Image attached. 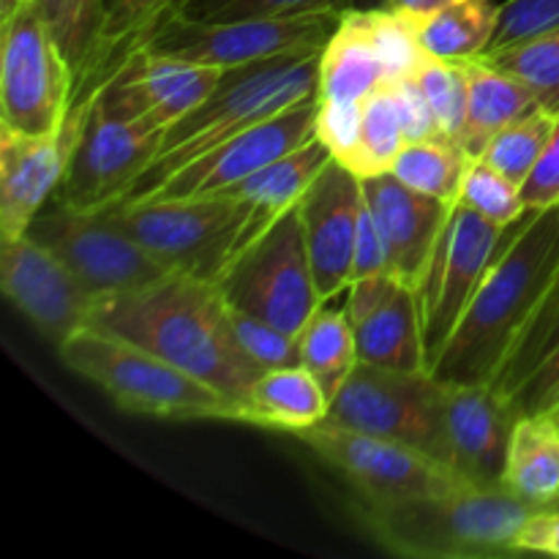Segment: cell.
<instances>
[{
    "label": "cell",
    "mask_w": 559,
    "mask_h": 559,
    "mask_svg": "<svg viewBox=\"0 0 559 559\" xmlns=\"http://www.w3.org/2000/svg\"><path fill=\"white\" fill-rule=\"evenodd\" d=\"M91 328L115 333L200 377L243 409L260 366L240 349L216 284L169 271L151 287L98 298Z\"/></svg>",
    "instance_id": "obj_1"
},
{
    "label": "cell",
    "mask_w": 559,
    "mask_h": 559,
    "mask_svg": "<svg viewBox=\"0 0 559 559\" xmlns=\"http://www.w3.org/2000/svg\"><path fill=\"white\" fill-rule=\"evenodd\" d=\"M557 278L559 205L527 211L502 235L497 257L431 374L448 385H491Z\"/></svg>",
    "instance_id": "obj_2"
},
{
    "label": "cell",
    "mask_w": 559,
    "mask_h": 559,
    "mask_svg": "<svg viewBox=\"0 0 559 559\" xmlns=\"http://www.w3.org/2000/svg\"><path fill=\"white\" fill-rule=\"evenodd\" d=\"M320 55L322 49H300L276 58L224 69L216 91L186 118L164 131L162 151L153 158L129 194L118 202H136L151 194L164 178L216 147L218 142L240 134L249 126L262 123L300 102L320 93ZM115 205V202H112Z\"/></svg>",
    "instance_id": "obj_3"
},
{
    "label": "cell",
    "mask_w": 559,
    "mask_h": 559,
    "mask_svg": "<svg viewBox=\"0 0 559 559\" xmlns=\"http://www.w3.org/2000/svg\"><path fill=\"white\" fill-rule=\"evenodd\" d=\"M540 508L506 486H459L445 495L402 502H364L360 516L382 549L420 559H484L519 555L516 540Z\"/></svg>",
    "instance_id": "obj_4"
},
{
    "label": "cell",
    "mask_w": 559,
    "mask_h": 559,
    "mask_svg": "<svg viewBox=\"0 0 559 559\" xmlns=\"http://www.w3.org/2000/svg\"><path fill=\"white\" fill-rule=\"evenodd\" d=\"M74 374L131 415L167 420H240L243 409L200 377L115 333L82 328L58 347Z\"/></svg>",
    "instance_id": "obj_5"
},
{
    "label": "cell",
    "mask_w": 559,
    "mask_h": 559,
    "mask_svg": "<svg viewBox=\"0 0 559 559\" xmlns=\"http://www.w3.org/2000/svg\"><path fill=\"white\" fill-rule=\"evenodd\" d=\"M107 211L169 271L216 284L273 222L229 194L115 202Z\"/></svg>",
    "instance_id": "obj_6"
},
{
    "label": "cell",
    "mask_w": 559,
    "mask_h": 559,
    "mask_svg": "<svg viewBox=\"0 0 559 559\" xmlns=\"http://www.w3.org/2000/svg\"><path fill=\"white\" fill-rule=\"evenodd\" d=\"M74 131L58 205L96 211L123 200L162 151L164 131L142 118L112 112L96 91L71 107Z\"/></svg>",
    "instance_id": "obj_7"
},
{
    "label": "cell",
    "mask_w": 559,
    "mask_h": 559,
    "mask_svg": "<svg viewBox=\"0 0 559 559\" xmlns=\"http://www.w3.org/2000/svg\"><path fill=\"white\" fill-rule=\"evenodd\" d=\"M216 289L233 309L298 336L300 328L322 306L298 205L284 211L240 251L238 260L216 282Z\"/></svg>",
    "instance_id": "obj_8"
},
{
    "label": "cell",
    "mask_w": 559,
    "mask_h": 559,
    "mask_svg": "<svg viewBox=\"0 0 559 559\" xmlns=\"http://www.w3.org/2000/svg\"><path fill=\"white\" fill-rule=\"evenodd\" d=\"M325 420L404 442L448 464L445 382L431 371L358 364Z\"/></svg>",
    "instance_id": "obj_9"
},
{
    "label": "cell",
    "mask_w": 559,
    "mask_h": 559,
    "mask_svg": "<svg viewBox=\"0 0 559 559\" xmlns=\"http://www.w3.org/2000/svg\"><path fill=\"white\" fill-rule=\"evenodd\" d=\"M0 123L22 134L63 131L74 107V71L27 0L0 25Z\"/></svg>",
    "instance_id": "obj_10"
},
{
    "label": "cell",
    "mask_w": 559,
    "mask_h": 559,
    "mask_svg": "<svg viewBox=\"0 0 559 559\" xmlns=\"http://www.w3.org/2000/svg\"><path fill=\"white\" fill-rule=\"evenodd\" d=\"M27 235L47 246L96 300L151 287L169 273L107 207L41 211Z\"/></svg>",
    "instance_id": "obj_11"
},
{
    "label": "cell",
    "mask_w": 559,
    "mask_h": 559,
    "mask_svg": "<svg viewBox=\"0 0 559 559\" xmlns=\"http://www.w3.org/2000/svg\"><path fill=\"white\" fill-rule=\"evenodd\" d=\"M342 14H306L289 20H191L173 9L145 33L140 47L189 63L235 69L300 49H322ZM136 47V49H140Z\"/></svg>",
    "instance_id": "obj_12"
},
{
    "label": "cell",
    "mask_w": 559,
    "mask_h": 559,
    "mask_svg": "<svg viewBox=\"0 0 559 559\" xmlns=\"http://www.w3.org/2000/svg\"><path fill=\"white\" fill-rule=\"evenodd\" d=\"M295 437L309 445L322 462L338 469L364 497V502H374V506L445 495L459 486H469L453 473V467L426 451L388 440V437L347 429L331 420H322Z\"/></svg>",
    "instance_id": "obj_13"
},
{
    "label": "cell",
    "mask_w": 559,
    "mask_h": 559,
    "mask_svg": "<svg viewBox=\"0 0 559 559\" xmlns=\"http://www.w3.org/2000/svg\"><path fill=\"white\" fill-rule=\"evenodd\" d=\"M506 229L491 224L473 207L453 202V211L437 238L420 282L415 284L424 331L426 366H435L469 300L478 293L491 260L502 243Z\"/></svg>",
    "instance_id": "obj_14"
},
{
    "label": "cell",
    "mask_w": 559,
    "mask_h": 559,
    "mask_svg": "<svg viewBox=\"0 0 559 559\" xmlns=\"http://www.w3.org/2000/svg\"><path fill=\"white\" fill-rule=\"evenodd\" d=\"M317 109L320 102L309 98L262 123L249 126L240 134L218 142L202 156L191 158L169 178H164L142 200H178V197H211L233 189L235 183L267 167L284 153L295 151L311 136H317ZM136 200V202H142Z\"/></svg>",
    "instance_id": "obj_15"
},
{
    "label": "cell",
    "mask_w": 559,
    "mask_h": 559,
    "mask_svg": "<svg viewBox=\"0 0 559 559\" xmlns=\"http://www.w3.org/2000/svg\"><path fill=\"white\" fill-rule=\"evenodd\" d=\"M0 287L9 304L55 347L91 325L96 298L31 235L0 238Z\"/></svg>",
    "instance_id": "obj_16"
},
{
    "label": "cell",
    "mask_w": 559,
    "mask_h": 559,
    "mask_svg": "<svg viewBox=\"0 0 559 559\" xmlns=\"http://www.w3.org/2000/svg\"><path fill=\"white\" fill-rule=\"evenodd\" d=\"M222 74L224 69L216 66L189 63L140 47L126 55L93 91L112 112L142 118L167 131L216 91Z\"/></svg>",
    "instance_id": "obj_17"
},
{
    "label": "cell",
    "mask_w": 559,
    "mask_h": 559,
    "mask_svg": "<svg viewBox=\"0 0 559 559\" xmlns=\"http://www.w3.org/2000/svg\"><path fill=\"white\" fill-rule=\"evenodd\" d=\"M364 207L360 178L333 158L298 202L306 251L322 304L353 284V254Z\"/></svg>",
    "instance_id": "obj_18"
},
{
    "label": "cell",
    "mask_w": 559,
    "mask_h": 559,
    "mask_svg": "<svg viewBox=\"0 0 559 559\" xmlns=\"http://www.w3.org/2000/svg\"><path fill=\"white\" fill-rule=\"evenodd\" d=\"M360 364L402 371H429L415 287L391 271L349 284L347 304Z\"/></svg>",
    "instance_id": "obj_19"
},
{
    "label": "cell",
    "mask_w": 559,
    "mask_h": 559,
    "mask_svg": "<svg viewBox=\"0 0 559 559\" xmlns=\"http://www.w3.org/2000/svg\"><path fill=\"white\" fill-rule=\"evenodd\" d=\"M522 415L495 385H448V464L469 486H502L513 429Z\"/></svg>",
    "instance_id": "obj_20"
},
{
    "label": "cell",
    "mask_w": 559,
    "mask_h": 559,
    "mask_svg": "<svg viewBox=\"0 0 559 559\" xmlns=\"http://www.w3.org/2000/svg\"><path fill=\"white\" fill-rule=\"evenodd\" d=\"M71 142L69 120L55 134H22L0 123V238L25 235L44 202L58 194Z\"/></svg>",
    "instance_id": "obj_21"
},
{
    "label": "cell",
    "mask_w": 559,
    "mask_h": 559,
    "mask_svg": "<svg viewBox=\"0 0 559 559\" xmlns=\"http://www.w3.org/2000/svg\"><path fill=\"white\" fill-rule=\"evenodd\" d=\"M360 186H364L366 205L371 207L385 238L388 271L399 282L415 287L453 205L409 189L391 173L360 178Z\"/></svg>",
    "instance_id": "obj_22"
},
{
    "label": "cell",
    "mask_w": 559,
    "mask_h": 559,
    "mask_svg": "<svg viewBox=\"0 0 559 559\" xmlns=\"http://www.w3.org/2000/svg\"><path fill=\"white\" fill-rule=\"evenodd\" d=\"M519 415L544 413L559 388V278L530 317L491 382Z\"/></svg>",
    "instance_id": "obj_23"
},
{
    "label": "cell",
    "mask_w": 559,
    "mask_h": 559,
    "mask_svg": "<svg viewBox=\"0 0 559 559\" xmlns=\"http://www.w3.org/2000/svg\"><path fill=\"white\" fill-rule=\"evenodd\" d=\"M464 69H467V126H464L462 145L469 156L478 158L506 126L544 107L527 82L486 58L464 60Z\"/></svg>",
    "instance_id": "obj_24"
},
{
    "label": "cell",
    "mask_w": 559,
    "mask_h": 559,
    "mask_svg": "<svg viewBox=\"0 0 559 559\" xmlns=\"http://www.w3.org/2000/svg\"><path fill=\"white\" fill-rule=\"evenodd\" d=\"M388 76L391 74L371 41L364 11L347 9L322 47L317 102H364Z\"/></svg>",
    "instance_id": "obj_25"
},
{
    "label": "cell",
    "mask_w": 559,
    "mask_h": 559,
    "mask_svg": "<svg viewBox=\"0 0 559 559\" xmlns=\"http://www.w3.org/2000/svg\"><path fill=\"white\" fill-rule=\"evenodd\" d=\"M331 413V396L306 366L267 369L251 388L246 424L287 435L322 424Z\"/></svg>",
    "instance_id": "obj_26"
},
{
    "label": "cell",
    "mask_w": 559,
    "mask_h": 559,
    "mask_svg": "<svg viewBox=\"0 0 559 559\" xmlns=\"http://www.w3.org/2000/svg\"><path fill=\"white\" fill-rule=\"evenodd\" d=\"M502 486L538 508L555 506L559 500V418L533 413L516 420Z\"/></svg>",
    "instance_id": "obj_27"
},
{
    "label": "cell",
    "mask_w": 559,
    "mask_h": 559,
    "mask_svg": "<svg viewBox=\"0 0 559 559\" xmlns=\"http://www.w3.org/2000/svg\"><path fill=\"white\" fill-rule=\"evenodd\" d=\"M331 162L333 156L325 142L320 136H311L309 142L278 156L267 167L257 169L254 175L222 194L240 197V200L251 202L265 222H276L284 211L298 205L300 197L309 191V186L320 178V173Z\"/></svg>",
    "instance_id": "obj_28"
},
{
    "label": "cell",
    "mask_w": 559,
    "mask_h": 559,
    "mask_svg": "<svg viewBox=\"0 0 559 559\" xmlns=\"http://www.w3.org/2000/svg\"><path fill=\"white\" fill-rule=\"evenodd\" d=\"M500 22L495 0H445L431 14L415 16L420 47L442 60H475L491 49Z\"/></svg>",
    "instance_id": "obj_29"
},
{
    "label": "cell",
    "mask_w": 559,
    "mask_h": 559,
    "mask_svg": "<svg viewBox=\"0 0 559 559\" xmlns=\"http://www.w3.org/2000/svg\"><path fill=\"white\" fill-rule=\"evenodd\" d=\"M74 71V102L91 82L107 27V0H31Z\"/></svg>",
    "instance_id": "obj_30"
},
{
    "label": "cell",
    "mask_w": 559,
    "mask_h": 559,
    "mask_svg": "<svg viewBox=\"0 0 559 559\" xmlns=\"http://www.w3.org/2000/svg\"><path fill=\"white\" fill-rule=\"evenodd\" d=\"M300 364L317 377L325 393L336 396L360 364L358 342L347 311L322 304L298 333Z\"/></svg>",
    "instance_id": "obj_31"
},
{
    "label": "cell",
    "mask_w": 559,
    "mask_h": 559,
    "mask_svg": "<svg viewBox=\"0 0 559 559\" xmlns=\"http://www.w3.org/2000/svg\"><path fill=\"white\" fill-rule=\"evenodd\" d=\"M473 162L475 158L459 142L448 136H429V140L407 142L393 162L391 175L420 194L437 197L453 205Z\"/></svg>",
    "instance_id": "obj_32"
},
{
    "label": "cell",
    "mask_w": 559,
    "mask_h": 559,
    "mask_svg": "<svg viewBox=\"0 0 559 559\" xmlns=\"http://www.w3.org/2000/svg\"><path fill=\"white\" fill-rule=\"evenodd\" d=\"M407 145L402 115H399L396 98H393L388 80L374 93L364 98V120H360V142L355 158L347 169L358 178L391 173L393 162Z\"/></svg>",
    "instance_id": "obj_33"
},
{
    "label": "cell",
    "mask_w": 559,
    "mask_h": 559,
    "mask_svg": "<svg viewBox=\"0 0 559 559\" xmlns=\"http://www.w3.org/2000/svg\"><path fill=\"white\" fill-rule=\"evenodd\" d=\"M178 3L180 0H109L107 27H104V41L96 60V71H93L91 82H87V87L74 104H80L104 76H109V71L126 55L134 52L142 38H145V33Z\"/></svg>",
    "instance_id": "obj_34"
},
{
    "label": "cell",
    "mask_w": 559,
    "mask_h": 559,
    "mask_svg": "<svg viewBox=\"0 0 559 559\" xmlns=\"http://www.w3.org/2000/svg\"><path fill=\"white\" fill-rule=\"evenodd\" d=\"M409 76L424 91L437 126H440V134L462 145L464 126H467V69H464V60H442L426 52Z\"/></svg>",
    "instance_id": "obj_35"
},
{
    "label": "cell",
    "mask_w": 559,
    "mask_h": 559,
    "mask_svg": "<svg viewBox=\"0 0 559 559\" xmlns=\"http://www.w3.org/2000/svg\"><path fill=\"white\" fill-rule=\"evenodd\" d=\"M484 58L527 82L538 96L540 107L555 115L559 112V31L511 44V47L489 49Z\"/></svg>",
    "instance_id": "obj_36"
},
{
    "label": "cell",
    "mask_w": 559,
    "mask_h": 559,
    "mask_svg": "<svg viewBox=\"0 0 559 559\" xmlns=\"http://www.w3.org/2000/svg\"><path fill=\"white\" fill-rule=\"evenodd\" d=\"M551 129H555V112L535 109L527 118L506 126L478 158L495 167L497 173L506 175V178H511L513 183L522 186L535 169V164H538L540 153H544L546 142L551 136Z\"/></svg>",
    "instance_id": "obj_37"
},
{
    "label": "cell",
    "mask_w": 559,
    "mask_h": 559,
    "mask_svg": "<svg viewBox=\"0 0 559 559\" xmlns=\"http://www.w3.org/2000/svg\"><path fill=\"white\" fill-rule=\"evenodd\" d=\"M191 20H289L306 14H344L353 0H180L175 5Z\"/></svg>",
    "instance_id": "obj_38"
},
{
    "label": "cell",
    "mask_w": 559,
    "mask_h": 559,
    "mask_svg": "<svg viewBox=\"0 0 559 559\" xmlns=\"http://www.w3.org/2000/svg\"><path fill=\"white\" fill-rule=\"evenodd\" d=\"M456 202L473 207L475 213H480V216L489 218L491 224L502 229L516 224L527 213L522 202V186L513 183L511 178L497 173L495 167H489L480 158L469 164Z\"/></svg>",
    "instance_id": "obj_39"
},
{
    "label": "cell",
    "mask_w": 559,
    "mask_h": 559,
    "mask_svg": "<svg viewBox=\"0 0 559 559\" xmlns=\"http://www.w3.org/2000/svg\"><path fill=\"white\" fill-rule=\"evenodd\" d=\"M360 11H364V20L366 25H369L371 41H374L388 74L391 76L413 74L415 66H418L420 58L426 55V49L420 47L415 16L404 14V11H396V9H388V5H382V9H360Z\"/></svg>",
    "instance_id": "obj_40"
},
{
    "label": "cell",
    "mask_w": 559,
    "mask_h": 559,
    "mask_svg": "<svg viewBox=\"0 0 559 559\" xmlns=\"http://www.w3.org/2000/svg\"><path fill=\"white\" fill-rule=\"evenodd\" d=\"M229 322H233V331L240 349H243L262 371L304 366L300 364V344L295 333L284 331V328L278 325H271V322L260 320V317L246 314V311L240 309H233V306H229Z\"/></svg>",
    "instance_id": "obj_41"
},
{
    "label": "cell",
    "mask_w": 559,
    "mask_h": 559,
    "mask_svg": "<svg viewBox=\"0 0 559 559\" xmlns=\"http://www.w3.org/2000/svg\"><path fill=\"white\" fill-rule=\"evenodd\" d=\"M559 31V0H506L491 49L511 47L527 38Z\"/></svg>",
    "instance_id": "obj_42"
},
{
    "label": "cell",
    "mask_w": 559,
    "mask_h": 559,
    "mask_svg": "<svg viewBox=\"0 0 559 559\" xmlns=\"http://www.w3.org/2000/svg\"><path fill=\"white\" fill-rule=\"evenodd\" d=\"M360 120H364V102H320L317 109V136L344 167H349L358 151Z\"/></svg>",
    "instance_id": "obj_43"
},
{
    "label": "cell",
    "mask_w": 559,
    "mask_h": 559,
    "mask_svg": "<svg viewBox=\"0 0 559 559\" xmlns=\"http://www.w3.org/2000/svg\"><path fill=\"white\" fill-rule=\"evenodd\" d=\"M388 85H391L393 98H396V107H399V115H402V126H404V134H407V142L442 136L435 112H431L424 91H420V85L413 80V76L409 74L388 76Z\"/></svg>",
    "instance_id": "obj_44"
},
{
    "label": "cell",
    "mask_w": 559,
    "mask_h": 559,
    "mask_svg": "<svg viewBox=\"0 0 559 559\" xmlns=\"http://www.w3.org/2000/svg\"><path fill=\"white\" fill-rule=\"evenodd\" d=\"M522 202L527 211H549L559 205V112L538 164L522 183Z\"/></svg>",
    "instance_id": "obj_45"
},
{
    "label": "cell",
    "mask_w": 559,
    "mask_h": 559,
    "mask_svg": "<svg viewBox=\"0 0 559 559\" xmlns=\"http://www.w3.org/2000/svg\"><path fill=\"white\" fill-rule=\"evenodd\" d=\"M388 271V246L380 233L374 213L366 205L360 207L358 218V235H355V254H353V282L366 276H377V273Z\"/></svg>",
    "instance_id": "obj_46"
},
{
    "label": "cell",
    "mask_w": 559,
    "mask_h": 559,
    "mask_svg": "<svg viewBox=\"0 0 559 559\" xmlns=\"http://www.w3.org/2000/svg\"><path fill=\"white\" fill-rule=\"evenodd\" d=\"M519 555H549L559 557V506L540 508L538 513L530 516L516 540Z\"/></svg>",
    "instance_id": "obj_47"
},
{
    "label": "cell",
    "mask_w": 559,
    "mask_h": 559,
    "mask_svg": "<svg viewBox=\"0 0 559 559\" xmlns=\"http://www.w3.org/2000/svg\"><path fill=\"white\" fill-rule=\"evenodd\" d=\"M25 3L27 0H0V25H3V22H9L11 16H14Z\"/></svg>",
    "instance_id": "obj_48"
},
{
    "label": "cell",
    "mask_w": 559,
    "mask_h": 559,
    "mask_svg": "<svg viewBox=\"0 0 559 559\" xmlns=\"http://www.w3.org/2000/svg\"><path fill=\"white\" fill-rule=\"evenodd\" d=\"M388 0H353V9H382Z\"/></svg>",
    "instance_id": "obj_49"
},
{
    "label": "cell",
    "mask_w": 559,
    "mask_h": 559,
    "mask_svg": "<svg viewBox=\"0 0 559 559\" xmlns=\"http://www.w3.org/2000/svg\"><path fill=\"white\" fill-rule=\"evenodd\" d=\"M544 413H549V415H555V418H559V388H557L555 396L549 399V404H546Z\"/></svg>",
    "instance_id": "obj_50"
},
{
    "label": "cell",
    "mask_w": 559,
    "mask_h": 559,
    "mask_svg": "<svg viewBox=\"0 0 559 559\" xmlns=\"http://www.w3.org/2000/svg\"><path fill=\"white\" fill-rule=\"evenodd\" d=\"M555 506H559V500H557V502H555Z\"/></svg>",
    "instance_id": "obj_51"
}]
</instances>
